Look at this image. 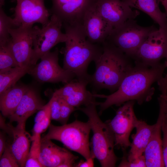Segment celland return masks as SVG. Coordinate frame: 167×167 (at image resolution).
<instances>
[{"label": "cell", "mask_w": 167, "mask_h": 167, "mask_svg": "<svg viewBox=\"0 0 167 167\" xmlns=\"http://www.w3.org/2000/svg\"><path fill=\"white\" fill-rule=\"evenodd\" d=\"M167 52V29H156L141 45L133 59L148 65L160 63Z\"/></svg>", "instance_id": "cell-11"}, {"label": "cell", "mask_w": 167, "mask_h": 167, "mask_svg": "<svg viewBox=\"0 0 167 167\" xmlns=\"http://www.w3.org/2000/svg\"><path fill=\"white\" fill-rule=\"evenodd\" d=\"M0 167H20L11 150L10 144L6 145L3 152L0 157Z\"/></svg>", "instance_id": "cell-28"}, {"label": "cell", "mask_w": 167, "mask_h": 167, "mask_svg": "<svg viewBox=\"0 0 167 167\" xmlns=\"http://www.w3.org/2000/svg\"><path fill=\"white\" fill-rule=\"evenodd\" d=\"M165 58V60L164 63L166 67H167V52ZM162 80L164 83L167 84V74L165 76H163Z\"/></svg>", "instance_id": "cell-37"}, {"label": "cell", "mask_w": 167, "mask_h": 167, "mask_svg": "<svg viewBox=\"0 0 167 167\" xmlns=\"http://www.w3.org/2000/svg\"><path fill=\"white\" fill-rule=\"evenodd\" d=\"M96 8L102 17L113 27L116 28L139 14L122 0H98Z\"/></svg>", "instance_id": "cell-14"}, {"label": "cell", "mask_w": 167, "mask_h": 167, "mask_svg": "<svg viewBox=\"0 0 167 167\" xmlns=\"http://www.w3.org/2000/svg\"><path fill=\"white\" fill-rule=\"evenodd\" d=\"M158 98L160 109L167 115V90L161 92Z\"/></svg>", "instance_id": "cell-34"}, {"label": "cell", "mask_w": 167, "mask_h": 167, "mask_svg": "<svg viewBox=\"0 0 167 167\" xmlns=\"http://www.w3.org/2000/svg\"><path fill=\"white\" fill-rule=\"evenodd\" d=\"M161 118L159 115L156 126L144 152L146 167H165L162 139L161 138Z\"/></svg>", "instance_id": "cell-20"}, {"label": "cell", "mask_w": 167, "mask_h": 167, "mask_svg": "<svg viewBox=\"0 0 167 167\" xmlns=\"http://www.w3.org/2000/svg\"><path fill=\"white\" fill-rule=\"evenodd\" d=\"M52 6L49 9L52 15L61 21L62 26H83L85 15L98 0H51Z\"/></svg>", "instance_id": "cell-10"}, {"label": "cell", "mask_w": 167, "mask_h": 167, "mask_svg": "<svg viewBox=\"0 0 167 167\" xmlns=\"http://www.w3.org/2000/svg\"><path fill=\"white\" fill-rule=\"evenodd\" d=\"M156 126V124L149 125L139 120L136 125V132L131 135L132 139L131 149L127 157L129 159L137 157L143 154Z\"/></svg>", "instance_id": "cell-21"}, {"label": "cell", "mask_w": 167, "mask_h": 167, "mask_svg": "<svg viewBox=\"0 0 167 167\" xmlns=\"http://www.w3.org/2000/svg\"><path fill=\"white\" fill-rule=\"evenodd\" d=\"M31 66H17L0 73V94L16 84L17 81L28 73Z\"/></svg>", "instance_id": "cell-24"}, {"label": "cell", "mask_w": 167, "mask_h": 167, "mask_svg": "<svg viewBox=\"0 0 167 167\" xmlns=\"http://www.w3.org/2000/svg\"><path fill=\"white\" fill-rule=\"evenodd\" d=\"M94 158L92 156L90 158L85 159V161L81 160L77 164H75L74 167H94Z\"/></svg>", "instance_id": "cell-35"}, {"label": "cell", "mask_w": 167, "mask_h": 167, "mask_svg": "<svg viewBox=\"0 0 167 167\" xmlns=\"http://www.w3.org/2000/svg\"><path fill=\"white\" fill-rule=\"evenodd\" d=\"M6 139L2 134L0 132V157L3 152L6 146Z\"/></svg>", "instance_id": "cell-36"}, {"label": "cell", "mask_w": 167, "mask_h": 167, "mask_svg": "<svg viewBox=\"0 0 167 167\" xmlns=\"http://www.w3.org/2000/svg\"><path fill=\"white\" fill-rule=\"evenodd\" d=\"M78 157L51 140L41 139L39 160L43 167H74Z\"/></svg>", "instance_id": "cell-15"}, {"label": "cell", "mask_w": 167, "mask_h": 167, "mask_svg": "<svg viewBox=\"0 0 167 167\" xmlns=\"http://www.w3.org/2000/svg\"><path fill=\"white\" fill-rule=\"evenodd\" d=\"M18 27L13 19L8 16L3 9H0V45L7 43L11 37L9 33L10 29Z\"/></svg>", "instance_id": "cell-27"}, {"label": "cell", "mask_w": 167, "mask_h": 167, "mask_svg": "<svg viewBox=\"0 0 167 167\" xmlns=\"http://www.w3.org/2000/svg\"><path fill=\"white\" fill-rule=\"evenodd\" d=\"M5 0H0V7L2 8V6L4 4Z\"/></svg>", "instance_id": "cell-39"}, {"label": "cell", "mask_w": 167, "mask_h": 167, "mask_svg": "<svg viewBox=\"0 0 167 167\" xmlns=\"http://www.w3.org/2000/svg\"><path fill=\"white\" fill-rule=\"evenodd\" d=\"M159 115L161 118V131L163 133L162 145L163 160L165 167H167V115L160 109Z\"/></svg>", "instance_id": "cell-30"}, {"label": "cell", "mask_w": 167, "mask_h": 167, "mask_svg": "<svg viewBox=\"0 0 167 167\" xmlns=\"http://www.w3.org/2000/svg\"><path fill=\"white\" fill-rule=\"evenodd\" d=\"M62 23L56 16L52 15L50 19L41 28L37 26L32 27L33 48L31 66L36 64L37 61L54 46L65 42L67 35L61 31Z\"/></svg>", "instance_id": "cell-7"}, {"label": "cell", "mask_w": 167, "mask_h": 167, "mask_svg": "<svg viewBox=\"0 0 167 167\" xmlns=\"http://www.w3.org/2000/svg\"><path fill=\"white\" fill-rule=\"evenodd\" d=\"M63 27L67 37L62 50L63 68L73 72L77 80L89 84L91 75L88 73V67L102 54V45L89 41L83 26Z\"/></svg>", "instance_id": "cell-2"}, {"label": "cell", "mask_w": 167, "mask_h": 167, "mask_svg": "<svg viewBox=\"0 0 167 167\" xmlns=\"http://www.w3.org/2000/svg\"><path fill=\"white\" fill-rule=\"evenodd\" d=\"M32 27V26H21L9 30L11 38L8 45L19 66H31Z\"/></svg>", "instance_id": "cell-13"}, {"label": "cell", "mask_w": 167, "mask_h": 167, "mask_svg": "<svg viewBox=\"0 0 167 167\" xmlns=\"http://www.w3.org/2000/svg\"><path fill=\"white\" fill-rule=\"evenodd\" d=\"M166 68L164 63L150 66L134 62L115 92L109 95L95 94L96 97L106 99L104 102H98L100 106L98 114L101 115L113 105L120 106L129 101H136L140 105L150 101L155 92L152 85L162 79Z\"/></svg>", "instance_id": "cell-1"}, {"label": "cell", "mask_w": 167, "mask_h": 167, "mask_svg": "<svg viewBox=\"0 0 167 167\" xmlns=\"http://www.w3.org/2000/svg\"><path fill=\"white\" fill-rule=\"evenodd\" d=\"M91 130L88 121L84 122L77 120L61 126L50 124L48 132L42 138L60 141L68 149L88 159L92 157L89 142Z\"/></svg>", "instance_id": "cell-5"}, {"label": "cell", "mask_w": 167, "mask_h": 167, "mask_svg": "<svg viewBox=\"0 0 167 167\" xmlns=\"http://www.w3.org/2000/svg\"><path fill=\"white\" fill-rule=\"evenodd\" d=\"M135 101L126 102L120 107L113 119L106 122L113 132L115 138V147L122 150L130 146L129 140L132 130L139 121L134 110Z\"/></svg>", "instance_id": "cell-9"}, {"label": "cell", "mask_w": 167, "mask_h": 167, "mask_svg": "<svg viewBox=\"0 0 167 167\" xmlns=\"http://www.w3.org/2000/svg\"><path fill=\"white\" fill-rule=\"evenodd\" d=\"M131 8L139 10L148 15L158 24L159 28H167V16L161 10L159 0H122Z\"/></svg>", "instance_id": "cell-23"}, {"label": "cell", "mask_w": 167, "mask_h": 167, "mask_svg": "<svg viewBox=\"0 0 167 167\" xmlns=\"http://www.w3.org/2000/svg\"><path fill=\"white\" fill-rule=\"evenodd\" d=\"M59 52L56 48L54 51L46 53L41 58L39 63L30 67L28 73L41 82L66 84L74 79L75 75L59 65Z\"/></svg>", "instance_id": "cell-8"}, {"label": "cell", "mask_w": 167, "mask_h": 167, "mask_svg": "<svg viewBox=\"0 0 167 167\" xmlns=\"http://www.w3.org/2000/svg\"><path fill=\"white\" fill-rule=\"evenodd\" d=\"M60 122L62 125L66 124L71 113L76 108L70 105L63 99L60 98Z\"/></svg>", "instance_id": "cell-31"}, {"label": "cell", "mask_w": 167, "mask_h": 167, "mask_svg": "<svg viewBox=\"0 0 167 167\" xmlns=\"http://www.w3.org/2000/svg\"><path fill=\"white\" fill-rule=\"evenodd\" d=\"M51 120L50 110L46 117L41 121L35 122L33 129V134H40L49 127Z\"/></svg>", "instance_id": "cell-33"}, {"label": "cell", "mask_w": 167, "mask_h": 167, "mask_svg": "<svg viewBox=\"0 0 167 167\" xmlns=\"http://www.w3.org/2000/svg\"><path fill=\"white\" fill-rule=\"evenodd\" d=\"M8 42L0 45V73L19 66L9 47Z\"/></svg>", "instance_id": "cell-26"}, {"label": "cell", "mask_w": 167, "mask_h": 167, "mask_svg": "<svg viewBox=\"0 0 167 167\" xmlns=\"http://www.w3.org/2000/svg\"><path fill=\"white\" fill-rule=\"evenodd\" d=\"M102 45L103 52L95 62V70L89 84L95 90L106 89L113 93L134 65L131 58L113 45L106 41Z\"/></svg>", "instance_id": "cell-3"}, {"label": "cell", "mask_w": 167, "mask_h": 167, "mask_svg": "<svg viewBox=\"0 0 167 167\" xmlns=\"http://www.w3.org/2000/svg\"><path fill=\"white\" fill-rule=\"evenodd\" d=\"M7 132L11 134L13 138L10 144L11 150L17 161L20 167H25L30 149V141L32 136L25 130V123H18L14 127L8 124Z\"/></svg>", "instance_id": "cell-18"}, {"label": "cell", "mask_w": 167, "mask_h": 167, "mask_svg": "<svg viewBox=\"0 0 167 167\" xmlns=\"http://www.w3.org/2000/svg\"><path fill=\"white\" fill-rule=\"evenodd\" d=\"M50 100V112L51 120L59 122L60 119L61 107L60 98L53 93Z\"/></svg>", "instance_id": "cell-32"}, {"label": "cell", "mask_w": 167, "mask_h": 167, "mask_svg": "<svg viewBox=\"0 0 167 167\" xmlns=\"http://www.w3.org/2000/svg\"><path fill=\"white\" fill-rule=\"evenodd\" d=\"M159 1L164 8L165 13L167 16V0H159Z\"/></svg>", "instance_id": "cell-38"}, {"label": "cell", "mask_w": 167, "mask_h": 167, "mask_svg": "<svg viewBox=\"0 0 167 167\" xmlns=\"http://www.w3.org/2000/svg\"><path fill=\"white\" fill-rule=\"evenodd\" d=\"M156 29L153 26H141L134 19H129L113 29L105 41L113 45L133 59L142 43Z\"/></svg>", "instance_id": "cell-6"}, {"label": "cell", "mask_w": 167, "mask_h": 167, "mask_svg": "<svg viewBox=\"0 0 167 167\" xmlns=\"http://www.w3.org/2000/svg\"><path fill=\"white\" fill-rule=\"evenodd\" d=\"M126 150H122L123 156L118 165L119 167H146L145 157L143 154L134 158L129 159L126 156Z\"/></svg>", "instance_id": "cell-29"}, {"label": "cell", "mask_w": 167, "mask_h": 167, "mask_svg": "<svg viewBox=\"0 0 167 167\" xmlns=\"http://www.w3.org/2000/svg\"><path fill=\"white\" fill-rule=\"evenodd\" d=\"M32 142L25 167H43L39 160L41 144V135L33 134Z\"/></svg>", "instance_id": "cell-25"}, {"label": "cell", "mask_w": 167, "mask_h": 167, "mask_svg": "<svg viewBox=\"0 0 167 167\" xmlns=\"http://www.w3.org/2000/svg\"><path fill=\"white\" fill-rule=\"evenodd\" d=\"M29 88L24 85L15 84L0 94V109L3 116L9 117L14 113Z\"/></svg>", "instance_id": "cell-22"}, {"label": "cell", "mask_w": 167, "mask_h": 167, "mask_svg": "<svg viewBox=\"0 0 167 167\" xmlns=\"http://www.w3.org/2000/svg\"><path fill=\"white\" fill-rule=\"evenodd\" d=\"M98 103L76 108V110L87 115L90 124L93 132L90 144L91 156L97 159L101 167H114L118 159L114 151V136L108 125L99 116L96 109Z\"/></svg>", "instance_id": "cell-4"}, {"label": "cell", "mask_w": 167, "mask_h": 167, "mask_svg": "<svg viewBox=\"0 0 167 167\" xmlns=\"http://www.w3.org/2000/svg\"><path fill=\"white\" fill-rule=\"evenodd\" d=\"M96 4L86 14L83 27L89 41L93 43L102 44L113 28L99 13Z\"/></svg>", "instance_id": "cell-17"}, {"label": "cell", "mask_w": 167, "mask_h": 167, "mask_svg": "<svg viewBox=\"0 0 167 167\" xmlns=\"http://www.w3.org/2000/svg\"><path fill=\"white\" fill-rule=\"evenodd\" d=\"M87 83L77 79L66 83L54 93L59 98L76 108L96 103V97L86 89Z\"/></svg>", "instance_id": "cell-16"}, {"label": "cell", "mask_w": 167, "mask_h": 167, "mask_svg": "<svg viewBox=\"0 0 167 167\" xmlns=\"http://www.w3.org/2000/svg\"><path fill=\"white\" fill-rule=\"evenodd\" d=\"M44 105L36 92L29 88L24 95L15 112L9 117L10 121L26 123L29 117Z\"/></svg>", "instance_id": "cell-19"}, {"label": "cell", "mask_w": 167, "mask_h": 167, "mask_svg": "<svg viewBox=\"0 0 167 167\" xmlns=\"http://www.w3.org/2000/svg\"><path fill=\"white\" fill-rule=\"evenodd\" d=\"M17 4L14 8L13 19L17 27L21 26H33L35 23L42 26L49 22L51 15L49 9L45 7V0H15Z\"/></svg>", "instance_id": "cell-12"}]
</instances>
